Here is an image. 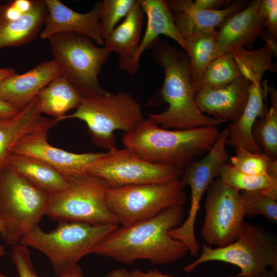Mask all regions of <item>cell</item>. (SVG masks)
Masks as SVG:
<instances>
[{
  "mask_svg": "<svg viewBox=\"0 0 277 277\" xmlns=\"http://www.w3.org/2000/svg\"><path fill=\"white\" fill-rule=\"evenodd\" d=\"M192 4L186 10L172 14L176 27L184 41L201 32L215 30L229 16L245 7L247 3L243 1H236L217 10L196 9Z\"/></svg>",
  "mask_w": 277,
  "mask_h": 277,
  "instance_id": "d4e9b609",
  "label": "cell"
},
{
  "mask_svg": "<svg viewBox=\"0 0 277 277\" xmlns=\"http://www.w3.org/2000/svg\"><path fill=\"white\" fill-rule=\"evenodd\" d=\"M51 120L42 116L37 96L15 116L0 117V171L6 166L14 146L22 137Z\"/></svg>",
  "mask_w": 277,
  "mask_h": 277,
  "instance_id": "603a6c76",
  "label": "cell"
},
{
  "mask_svg": "<svg viewBox=\"0 0 277 277\" xmlns=\"http://www.w3.org/2000/svg\"><path fill=\"white\" fill-rule=\"evenodd\" d=\"M130 272L125 268L115 269L109 271L105 277H129Z\"/></svg>",
  "mask_w": 277,
  "mask_h": 277,
  "instance_id": "60d3db41",
  "label": "cell"
},
{
  "mask_svg": "<svg viewBox=\"0 0 277 277\" xmlns=\"http://www.w3.org/2000/svg\"><path fill=\"white\" fill-rule=\"evenodd\" d=\"M244 205L245 216L263 215L269 222H277V199L264 190L241 192Z\"/></svg>",
  "mask_w": 277,
  "mask_h": 277,
  "instance_id": "1f68e13d",
  "label": "cell"
},
{
  "mask_svg": "<svg viewBox=\"0 0 277 277\" xmlns=\"http://www.w3.org/2000/svg\"><path fill=\"white\" fill-rule=\"evenodd\" d=\"M129 277H178L162 273L156 269L149 270L144 272L135 269L130 272Z\"/></svg>",
  "mask_w": 277,
  "mask_h": 277,
  "instance_id": "74e56055",
  "label": "cell"
},
{
  "mask_svg": "<svg viewBox=\"0 0 277 277\" xmlns=\"http://www.w3.org/2000/svg\"><path fill=\"white\" fill-rule=\"evenodd\" d=\"M151 48L153 58L164 71L162 94L168 106L165 111L151 114L149 117L160 127L167 129L216 127L222 124L203 113L198 108L186 53L159 39Z\"/></svg>",
  "mask_w": 277,
  "mask_h": 277,
  "instance_id": "7a4b0ae2",
  "label": "cell"
},
{
  "mask_svg": "<svg viewBox=\"0 0 277 277\" xmlns=\"http://www.w3.org/2000/svg\"><path fill=\"white\" fill-rule=\"evenodd\" d=\"M47 12L45 0L0 2V49L31 42L39 34Z\"/></svg>",
  "mask_w": 277,
  "mask_h": 277,
  "instance_id": "9a60e30c",
  "label": "cell"
},
{
  "mask_svg": "<svg viewBox=\"0 0 277 277\" xmlns=\"http://www.w3.org/2000/svg\"><path fill=\"white\" fill-rule=\"evenodd\" d=\"M183 168L145 160L129 149L113 148L90 164L86 173L106 182L110 188L180 180Z\"/></svg>",
  "mask_w": 277,
  "mask_h": 277,
  "instance_id": "8fae6325",
  "label": "cell"
},
{
  "mask_svg": "<svg viewBox=\"0 0 277 277\" xmlns=\"http://www.w3.org/2000/svg\"><path fill=\"white\" fill-rule=\"evenodd\" d=\"M144 15L136 0L123 22L104 40V46L118 55L120 68L129 74L134 73L133 62L142 38Z\"/></svg>",
  "mask_w": 277,
  "mask_h": 277,
  "instance_id": "44dd1931",
  "label": "cell"
},
{
  "mask_svg": "<svg viewBox=\"0 0 277 277\" xmlns=\"http://www.w3.org/2000/svg\"><path fill=\"white\" fill-rule=\"evenodd\" d=\"M11 248V256L18 277H38L33 269L30 251L28 247L19 244ZM81 271V267L77 266L73 272L61 277H77Z\"/></svg>",
  "mask_w": 277,
  "mask_h": 277,
  "instance_id": "e575fe53",
  "label": "cell"
},
{
  "mask_svg": "<svg viewBox=\"0 0 277 277\" xmlns=\"http://www.w3.org/2000/svg\"><path fill=\"white\" fill-rule=\"evenodd\" d=\"M6 166L33 186L50 195L65 189L69 185L67 176L32 156L12 153Z\"/></svg>",
  "mask_w": 277,
  "mask_h": 277,
  "instance_id": "cb8c5ba5",
  "label": "cell"
},
{
  "mask_svg": "<svg viewBox=\"0 0 277 277\" xmlns=\"http://www.w3.org/2000/svg\"><path fill=\"white\" fill-rule=\"evenodd\" d=\"M254 141L262 151L277 158V106L266 107L265 115L258 118L252 130Z\"/></svg>",
  "mask_w": 277,
  "mask_h": 277,
  "instance_id": "4dcf8cb0",
  "label": "cell"
},
{
  "mask_svg": "<svg viewBox=\"0 0 277 277\" xmlns=\"http://www.w3.org/2000/svg\"><path fill=\"white\" fill-rule=\"evenodd\" d=\"M184 214L183 206H175L153 217L118 226L100 242L93 253L125 264L137 260H147L154 265L172 263L189 252L184 243L168 233L182 224Z\"/></svg>",
  "mask_w": 277,
  "mask_h": 277,
  "instance_id": "6da1fadb",
  "label": "cell"
},
{
  "mask_svg": "<svg viewBox=\"0 0 277 277\" xmlns=\"http://www.w3.org/2000/svg\"><path fill=\"white\" fill-rule=\"evenodd\" d=\"M261 1L249 2L243 9L229 16L216 31V43L223 54L241 47L252 48L264 29L259 14Z\"/></svg>",
  "mask_w": 277,
  "mask_h": 277,
  "instance_id": "d6986e66",
  "label": "cell"
},
{
  "mask_svg": "<svg viewBox=\"0 0 277 277\" xmlns=\"http://www.w3.org/2000/svg\"><path fill=\"white\" fill-rule=\"evenodd\" d=\"M180 180L167 184L148 183L109 188L107 203L122 226L155 216L164 210L183 206L187 201Z\"/></svg>",
  "mask_w": 277,
  "mask_h": 277,
  "instance_id": "30bf717a",
  "label": "cell"
},
{
  "mask_svg": "<svg viewBox=\"0 0 277 277\" xmlns=\"http://www.w3.org/2000/svg\"><path fill=\"white\" fill-rule=\"evenodd\" d=\"M241 76L231 51L214 60L207 67L202 77L193 84L195 94L200 91L226 86Z\"/></svg>",
  "mask_w": 277,
  "mask_h": 277,
  "instance_id": "83f0119b",
  "label": "cell"
},
{
  "mask_svg": "<svg viewBox=\"0 0 277 277\" xmlns=\"http://www.w3.org/2000/svg\"><path fill=\"white\" fill-rule=\"evenodd\" d=\"M235 154L230 157L231 165L248 174L260 175L268 174L273 163V159L263 152L255 153L238 147L235 148Z\"/></svg>",
  "mask_w": 277,
  "mask_h": 277,
  "instance_id": "d6a6232c",
  "label": "cell"
},
{
  "mask_svg": "<svg viewBox=\"0 0 277 277\" xmlns=\"http://www.w3.org/2000/svg\"><path fill=\"white\" fill-rule=\"evenodd\" d=\"M227 129L220 132L210 150L200 160H194L183 168L180 181L191 189V203L188 215L182 224L186 231L195 230V223L203 195L209 185L219 176L224 165L229 160L226 149Z\"/></svg>",
  "mask_w": 277,
  "mask_h": 277,
  "instance_id": "5bb4252c",
  "label": "cell"
},
{
  "mask_svg": "<svg viewBox=\"0 0 277 277\" xmlns=\"http://www.w3.org/2000/svg\"><path fill=\"white\" fill-rule=\"evenodd\" d=\"M0 235L4 239L5 235V228L4 223L0 217Z\"/></svg>",
  "mask_w": 277,
  "mask_h": 277,
  "instance_id": "ee69618b",
  "label": "cell"
},
{
  "mask_svg": "<svg viewBox=\"0 0 277 277\" xmlns=\"http://www.w3.org/2000/svg\"><path fill=\"white\" fill-rule=\"evenodd\" d=\"M0 277H8V276L0 273Z\"/></svg>",
  "mask_w": 277,
  "mask_h": 277,
  "instance_id": "7dc6e473",
  "label": "cell"
},
{
  "mask_svg": "<svg viewBox=\"0 0 277 277\" xmlns=\"http://www.w3.org/2000/svg\"><path fill=\"white\" fill-rule=\"evenodd\" d=\"M62 75L60 66L54 58L42 61L22 74H15L0 83V100L21 110L55 78Z\"/></svg>",
  "mask_w": 277,
  "mask_h": 277,
  "instance_id": "e0dca14e",
  "label": "cell"
},
{
  "mask_svg": "<svg viewBox=\"0 0 277 277\" xmlns=\"http://www.w3.org/2000/svg\"><path fill=\"white\" fill-rule=\"evenodd\" d=\"M265 42V46L269 47L274 53L275 56L277 55V39L270 35L264 28L259 35Z\"/></svg>",
  "mask_w": 277,
  "mask_h": 277,
  "instance_id": "ab89813d",
  "label": "cell"
},
{
  "mask_svg": "<svg viewBox=\"0 0 277 277\" xmlns=\"http://www.w3.org/2000/svg\"><path fill=\"white\" fill-rule=\"evenodd\" d=\"M67 177L68 186L50 195L46 215L59 222L119 224L108 206L106 196L109 187L105 181L87 173Z\"/></svg>",
  "mask_w": 277,
  "mask_h": 277,
  "instance_id": "9c48e42d",
  "label": "cell"
},
{
  "mask_svg": "<svg viewBox=\"0 0 277 277\" xmlns=\"http://www.w3.org/2000/svg\"><path fill=\"white\" fill-rule=\"evenodd\" d=\"M250 82L242 75L222 87L205 90L195 95L200 110L221 123L236 122L246 107Z\"/></svg>",
  "mask_w": 277,
  "mask_h": 277,
  "instance_id": "ac0fdd59",
  "label": "cell"
},
{
  "mask_svg": "<svg viewBox=\"0 0 277 277\" xmlns=\"http://www.w3.org/2000/svg\"><path fill=\"white\" fill-rule=\"evenodd\" d=\"M45 1L48 12L39 33L42 39L58 33H75L87 37L98 46L104 45L100 25L102 1L96 2L90 11L82 13L61 1Z\"/></svg>",
  "mask_w": 277,
  "mask_h": 277,
  "instance_id": "2e32d148",
  "label": "cell"
},
{
  "mask_svg": "<svg viewBox=\"0 0 277 277\" xmlns=\"http://www.w3.org/2000/svg\"><path fill=\"white\" fill-rule=\"evenodd\" d=\"M264 23L266 31L277 39V4L272 7L267 15Z\"/></svg>",
  "mask_w": 277,
  "mask_h": 277,
  "instance_id": "8d00e7d4",
  "label": "cell"
},
{
  "mask_svg": "<svg viewBox=\"0 0 277 277\" xmlns=\"http://www.w3.org/2000/svg\"><path fill=\"white\" fill-rule=\"evenodd\" d=\"M216 32L214 29L207 30L184 39L193 84L200 80L214 60L223 54L216 43Z\"/></svg>",
  "mask_w": 277,
  "mask_h": 277,
  "instance_id": "4316f807",
  "label": "cell"
},
{
  "mask_svg": "<svg viewBox=\"0 0 277 277\" xmlns=\"http://www.w3.org/2000/svg\"><path fill=\"white\" fill-rule=\"evenodd\" d=\"M204 208L201 234L208 245L223 247L235 241L244 222V205L241 192L218 177L206 190Z\"/></svg>",
  "mask_w": 277,
  "mask_h": 277,
  "instance_id": "7c38bea8",
  "label": "cell"
},
{
  "mask_svg": "<svg viewBox=\"0 0 277 277\" xmlns=\"http://www.w3.org/2000/svg\"><path fill=\"white\" fill-rule=\"evenodd\" d=\"M210 261L234 265L241 271L228 277H258L270 267L277 271V241L263 227L244 222L236 240L223 247L202 244V252L193 262L184 267L193 271L199 265Z\"/></svg>",
  "mask_w": 277,
  "mask_h": 277,
  "instance_id": "8992f818",
  "label": "cell"
},
{
  "mask_svg": "<svg viewBox=\"0 0 277 277\" xmlns=\"http://www.w3.org/2000/svg\"><path fill=\"white\" fill-rule=\"evenodd\" d=\"M51 195L31 185L8 166L0 171V217L3 239L11 247L34 228L46 215Z\"/></svg>",
  "mask_w": 277,
  "mask_h": 277,
  "instance_id": "52a82bcc",
  "label": "cell"
},
{
  "mask_svg": "<svg viewBox=\"0 0 277 277\" xmlns=\"http://www.w3.org/2000/svg\"><path fill=\"white\" fill-rule=\"evenodd\" d=\"M230 51L232 52L243 76L252 73L264 75L267 71H276V67L272 62L275 55L265 45L256 50H249L241 47Z\"/></svg>",
  "mask_w": 277,
  "mask_h": 277,
  "instance_id": "f546056e",
  "label": "cell"
},
{
  "mask_svg": "<svg viewBox=\"0 0 277 277\" xmlns=\"http://www.w3.org/2000/svg\"><path fill=\"white\" fill-rule=\"evenodd\" d=\"M220 131L216 127L186 130L164 129L148 117L133 131L125 133V148L150 162L184 168L207 153Z\"/></svg>",
  "mask_w": 277,
  "mask_h": 277,
  "instance_id": "3957f363",
  "label": "cell"
},
{
  "mask_svg": "<svg viewBox=\"0 0 277 277\" xmlns=\"http://www.w3.org/2000/svg\"><path fill=\"white\" fill-rule=\"evenodd\" d=\"M261 81V78H255L250 82L248 98L244 110L240 118L231 123L227 128V145L235 148L242 147L253 152H263L252 134L255 121L265 115L267 107V87L262 86Z\"/></svg>",
  "mask_w": 277,
  "mask_h": 277,
  "instance_id": "ffe728a7",
  "label": "cell"
},
{
  "mask_svg": "<svg viewBox=\"0 0 277 277\" xmlns=\"http://www.w3.org/2000/svg\"><path fill=\"white\" fill-rule=\"evenodd\" d=\"M219 178L239 192L264 190L269 188L277 191V176H270L268 174H248L227 163L221 168Z\"/></svg>",
  "mask_w": 277,
  "mask_h": 277,
  "instance_id": "f1b7e54d",
  "label": "cell"
},
{
  "mask_svg": "<svg viewBox=\"0 0 277 277\" xmlns=\"http://www.w3.org/2000/svg\"><path fill=\"white\" fill-rule=\"evenodd\" d=\"M20 111V110L0 100V117H12L16 115Z\"/></svg>",
  "mask_w": 277,
  "mask_h": 277,
  "instance_id": "f35d334b",
  "label": "cell"
},
{
  "mask_svg": "<svg viewBox=\"0 0 277 277\" xmlns=\"http://www.w3.org/2000/svg\"><path fill=\"white\" fill-rule=\"evenodd\" d=\"M57 122L55 118L23 136L12 153L32 156L49 165L65 176L86 173L88 166L104 153H75L51 145L47 141L49 130Z\"/></svg>",
  "mask_w": 277,
  "mask_h": 277,
  "instance_id": "4fadbf2b",
  "label": "cell"
},
{
  "mask_svg": "<svg viewBox=\"0 0 277 277\" xmlns=\"http://www.w3.org/2000/svg\"><path fill=\"white\" fill-rule=\"evenodd\" d=\"M5 254V249L4 246L0 244V258L3 257Z\"/></svg>",
  "mask_w": 277,
  "mask_h": 277,
  "instance_id": "f6af8a7d",
  "label": "cell"
},
{
  "mask_svg": "<svg viewBox=\"0 0 277 277\" xmlns=\"http://www.w3.org/2000/svg\"><path fill=\"white\" fill-rule=\"evenodd\" d=\"M39 109L58 119L66 112L76 109L83 97L76 89L63 75L51 81L39 92L38 96Z\"/></svg>",
  "mask_w": 277,
  "mask_h": 277,
  "instance_id": "484cf974",
  "label": "cell"
},
{
  "mask_svg": "<svg viewBox=\"0 0 277 277\" xmlns=\"http://www.w3.org/2000/svg\"><path fill=\"white\" fill-rule=\"evenodd\" d=\"M136 0H104L102 1L100 25L104 41L117 23L129 13Z\"/></svg>",
  "mask_w": 277,
  "mask_h": 277,
  "instance_id": "836d02e7",
  "label": "cell"
},
{
  "mask_svg": "<svg viewBox=\"0 0 277 277\" xmlns=\"http://www.w3.org/2000/svg\"><path fill=\"white\" fill-rule=\"evenodd\" d=\"M73 118L85 122L92 142L108 150L116 147L115 131L130 133L145 120L140 104L130 93L107 91L83 97L75 111L55 119L58 122Z\"/></svg>",
  "mask_w": 277,
  "mask_h": 277,
  "instance_id": "5b68a950",
  "label": "cell"
},
{
  "mask_svg": "<svg viewBox=\"0 0 277 277\" xmlns=\"http://www.w3.org/2000/svg\"><path fill=\"white\" fill-rule=\"evenodd\" d=\"M16 73L15 70L11 68L0 67V83L8 77Z\"/></svg>",
  "mask_w": 277,
  "mask_h": 277,
  "instance_id": "b9f144b4",
  "label": "cell"
},
{
  "mask_svg": "<svg viewBox=\"0 0 277 277\" xmlns=\"http://www.w3.org/2000/svg\"><path fill=\"white\" fill-rule=\"evenodd\" d=\"M118 226L60 222L55 229L48 232L39 226L36 227L21 240L19 244L43 253L49 260L55 275L61 277L73 272L79 260L93 253L100 242Z\"/></svg>",
  "mask_w": 277,
  "mask_h": 277,
  "instance_id": "277c9868",
  "label": "cell"
},
{
  "mask_svg": "<svg viewBox=\"0 0 277 277\" xmlns=\"http://www.w3.org/2000/svg\"><path fill=\"white\" fill-rule=\"evenodd\" d=\"M77 277H85V276H84V274H83V273L82 271H81L79 273V274H78Z\"/></svg>",
  "mask_w": 277,
  "mask_h": 277,
  "instance_id": "bcb514c9",
  "label": "cell"
},
{
  "mask_svg": "<svg viewBox=\"0 0 277 277\" xmlns=\"http://www.w3.org/2000/svg\"><path fill=\"white\" fill-rule=\"evenodd\" d=\"M140 6L147 17L146 30L133 62L134 73L140 68V58L147 49L151 48L161 35L176 42L185 51V42L180 34L167 1L139 0Z\"/></svg>",
  "mask_w": 277,
  "mask_h": 277,
  "instance_id": "7402d4cb",
  "label": "cell"
},
{
  "mask_svg": "<svg viewBox=\"0 0 277 277\" xmlns=\"http://www.w3.org/2000/svg\"><path fill=\"white\" fill-rule=\"evenodd\" d=\"M258 277H277V271L273 269L268 270L266 269L259 275Z\"/></svg>",
  "mask_w": 277,
  "mask_h": 277,
  "instance_id": "7bdbcfd3",
  "label": "cell"
},
{
  "mask_svg": "<svg viewBox=\"0 0 277 277\" xmlns=\"http://www.w3.org/2000/svg\"><path fill=\"white\" fill-rule=\"evenodd\" d=\"M53 58L62 70V75L83 97L104 93L98 75L112 52L96 45L87 37L75 33L55 34L47 38Z\"/></svg>",
  "mask_w": 277,
  "mask_h": 277,
  "instance_id": "ba28073f",
  "label": "cell"
},
{
  "mask_svg": "<svg viewBox=\"0 0 277 277\" xmlns=\"http://www.w3.org/2000/svg\"><path fill=\"white\" fill-rule=\"evenodd\" d=\"M230 2L225 0H196L193 2L192 6L199 9L217 10L224 6H228Z\"/></svg>",
  "mask_w": 277,
  "mask_h": 277,
  "instance_id": "d590c367",
  "label": "cell"
}]
</instances>
